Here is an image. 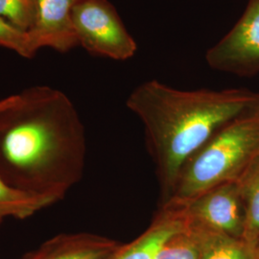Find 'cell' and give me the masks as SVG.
I'll return each instance as SVG.
<instances>
[{
  "mask_svg": "<svg viewBox=\"0 0 259 259\" xmlns=\"http://www.w3.org/2000/svg\"><path fill=\"white\" fill-rule=\"evenodd\" d=\"M0 47L8 48L27 59L34 57L38 50L29 32L2 17H0Z\"/></svg>",
  "mask_w": 259,
  "mask_h": 259,
  "instance_id": "cell-14",
  "label": "cell"
},
{
  "mask_svg": "<svg viewBox=\"0 0 259 259\" xmlns=\"http://www.w3.org/2000/svg\"><path fill=\"white\" fill-rule=\"evenodd\" d=\"M54 203L50 197L15 188L0 177V226L6 218L25 219Z\"/></svg>",
  "mask_w": 259,
  "mask_h": 259,
  "instance_id": "cell-10",
  "label": "cell"
},
{
  "mask_svg": "<svg viewBox=\"0 0 259 259\" xmlns=\"http://www.w3.org/2000/svg\"><path fill=\"white\" fill-rule=\"evenodd\" d=\"M0 17L28 32L35 23L36 2L35 0H0Z\"/></svg>",
  "mask_w": 259,
  "mask_h": 259,
  "instance_id": "cell-15",
  "label": "cell"
},
{
  "mask_svg": "<svg viewBox=\"0 0 259 259\" xmlns=\"http://www.w3.org/2000/svg\"><path fill=\"white\" fill-rule=\"evenodd\" d=\"M174 208L182 211L187 226L237 239L243 237L246 211L237 182L216 185L188 204Z\"/></svg>",
  "mask_w": 259,
  "mask_h": 259,
  "instance_id": "cell-5",
  "label": "cell"
},
{
  "mask_svg": "<svg viewBox=\"0 0 259 259\" xmlns=\"http://www.w3.org/2000/svg\"><path fill=\"white\" fill-rule=\"evenodd\" d=\"M119 246V242L98 234L62 233L19 259H108Z\"/></svg>",
  "mask_w": 259,
  "mask_h": 259,
  "instance_id": "cell-8",
  "label": "cell"
},
{
  "mask_svg": "<svg viewBox=\"0 0 259 259\" xmlns=\"http://www.w3.org/2000/svg\"><path fill=\"white\" fill-rule=\"evenodd\" d=\"M78 45L115 61L133 58L138 45L109 0H78L72 12Z\"/></svg>",
  "mask_w": 259,
  "mask_h": 259,
  "instance_id": "cell-4",
  "label": "cell"
},
{
  "mask_svg": "<svg viewBox=\"0 0 259 259\" xmlns=\"http://www.w3.org/2000/svg\"><path fill=\"white\" fill-rule=\"evenodd\" d=\"M258 159L259 95L185 165L171 199L161 206L180 207L216 185L237 182Z\"/></svg>",
  "mask_w": 259,
  "mask_h": 259,
  "instance_id": "cell-3",
  "label": "cell"
},
{
  "mask_svg": "<svg viewBox=\"0 0 259 259\" xmlns=\"http://www.w3.org/2000/svg\"><path fill=\"white\" fill-rule=\"evenodd\" d=\"M254 259H259V243L256 249L254 250Z\"/></svg>",
  "mask_w": 259,
  "mask_h": 259,
  "instance_id": "cell-17",
  "label": "cell"
},
{
  "mask_svg": "<svg viewBox=\"0 0 259 259\" xmlns=\"http://www.w3.org/2000/svg\"><path fill=\"white\" fill-rule=\"evenodd\" d=\"M237 183L246 211L242 240L254 251L259 243V159L240 177Z\"/></svg>",
  "mask_w": 259,
  "mask_h": 259,
  "instance_id": "cell-11",
  "label": "cell"
},
{
  "mask_svg": "<svg viewBox=\"0 0 259 259\" xmlns=\"http://www.w3.org/2000/svg\"><path fill=\"white\" fill-rule=\"evenodd\" d=\"M201 238L198 232L186 227L161 246L154 259H200Z\"/></svg>",
  "mask_w": 259,
  "mask_h": 259,
  "instance_id": "cell-13",
  "label": "cell"
},
{
  "mask_svg": "<svg viewBox=\"0 0 259 259\" xmlns=\"http://www.w3.org/2000/svg\"><path fill=\"white\" fill-rule=\"evenodd\" d=\"M185 226L200 235V259H254V251L250 250L242 239Z\"/></svg>",
  "mask_w": 259,
  "mask_h": 259,
  "instance_id": "cell-12",
  "label": "cell"
},
{
  "mask_svg": "<svg viewBox=\"0 0 259 259\" xmlns=\"http://www.w3.org/2000/svg\"><path fill=\"white\" fill-rule=\"evenodd\" d=\"M185 229L183 213L173 207H159L148 229L138 238L114 250L108 259H154L170 237Z\"/></svg>",
  "mask_w": 259,
  "mask_h": 259,
  "instance_id": "cell-9",
  "label": "cell"
},
{
  "mask_svg": "<svg viewBox=\"0 0 259 259\" xmlns=\"http://www.w3.org/2000/svg\"><path fill=\"white\" fill-rule=\"evenodd\" d=\"M205 61L212 69L239 77L259 73V0H249L234 26L210 47Z\"/></svg>",
  "mask_w": 259,
  "mask_h": 259,
  "instance_id": "cell-6",
  "label": "cell"
},
{
  "mask_svg": "<svg viewBox=\"0 0 259 259\" xmlns=\"http://www.w3.org/2000/svg\"><path fill=\"white\" fill-rule=\"evenodd\" d=\"M258 95L246 89L183 91L157 80L131 93L126 105L144 128L160 188L159 206L171 199L185 165Z\"/></svg>",
  "mask_w": 259,
  "mask_h": 259,
  "instance_id": "cell-2",
  "label": "cell"
},
{
  "mask_svg": "<svg viewBox=\"0 0 259 259\" xmlns=\"http://www.w3.org/2000/svg\"><path fill=\"white\" fill-rule=\"evenodd\" d=\"M15 98H16V94H13V95H10L6 98L0 99V111L4 110L5 108H7L12 103L14 102Z\"/></svg>",
  "mask_w": 259,
  "mask_h": 259,
  "instance_id": "cell-16",
  "label": "cell"
},
{
  "mask_svg": "<svg viewBox=\"0 0 259 259\" xmlns=\"http://www.w3.org/2000/svg\"><path fill=\"white\" fill-rule=\"evenodd\" d=\"M85 131L67 95L48 85L16 94L0 111V177L59 202L82 179Z\"/></svg>",
  "mask_w": 259,
  "mask_h": 259,
  "instance_id": "cell-1",
  "label": "cell"
},
{
  "mask_svg": "<svg viewBox=\"0 0 259 259\" xmlns=\"http://www.w3.org/2000/svg\"><path fill=\"white\" fill-rule=\"evenodd\" d=\"M36 19L29 32L38 50L53 48L65 53L75 47L78 40L75 34L72 12L78 0H35Z\"/></svg>",
  "mask_w": 259,
  "mask_h": 259,
  "instance_id": "cell-7",
  "label": "cell"
}]
</instances>
